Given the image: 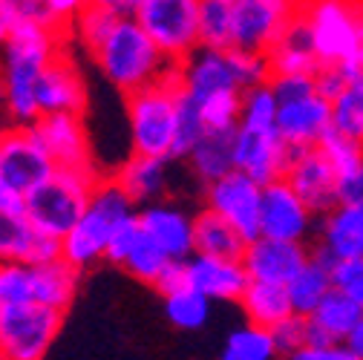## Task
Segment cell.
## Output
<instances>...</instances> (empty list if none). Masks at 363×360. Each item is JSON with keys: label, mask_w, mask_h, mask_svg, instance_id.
Masks as SVG:
<instances>
[{"label": "cell", "mask_w": 363, "mask_h": 360, "mask_svg": "<svg viewBox=\"0 0 363 360\" xmlns=\"http://www.w3.org/2000/svg\"><path fill=\"white\" fill-rule=\"evenodd\" d=\"M99 72L121 96H130L153 81H176L179 61L164 55L135 15H118L113 29L89 50Z\"/></svg>", "instance_id": "6da1fadb"}, {"label": "cell", "mask_w": 363, "mask_h": 360, "mask_svg": "<svg viewBox=\"0 0 363 360\" xmlns=\"http://www.w3.org/2000/svg\"><path fill=\"white\" fill-rule=\"evenodd\" d=\"M58 43L52 29H12L0 47V86L9 124H35L38 113V81L47 69Z\"/></svg>", "instance_id": "7a4b0ae2"}, {"label": "cell", "mask_w": 363, "mask_h": 360, "mask_svg": "<svg viewBox=\"0 0 363 360\" xmlns=\"http://www.w3.org/2000/svg\"><path fill=\"white\" fill-rule=\"evenodd\" d=\"M133 216H139V205L124 191L118 176L116 173L99 176L78 225L61 240L64 259L69 265H75L78 271H86V268H93L96 262H104L110 240Z\"/></svg>", "instance_id": "3957f363"}, {"label": "cell", "mask_w": 363, "mask_h": 360, "mask_svg": "<svg viewBox=\"0 0 363 360\" xmlns=\"http://www.w3.org/2000/svg\"><path fill=\"white\" fill-rule=\"evenodd\" d=\"M99 176L101 173L93 164L86 167L58 164V170L50 179H43L35 191L23 196V210L29 222L38 231L64 240L78 225Z\"/></svg>", "instance_id": "277c9868"}, {"label": "cell", "mask_w": 363, "mask_h": 360, "mask_svg": "<svg viewBox=\"0 0 363 360\" xmlns=\"http://www.w3.org/2000/svg\"><path fill=\"white\" fill-rule=\"evenodd\" d=\"M78 268L64 257L52 262L4 259L0 262V305L43 303L55 308H69L78 288Z\"/></svg>", "instance_id": "5b68a950"}, {"label": "cell", "mask_w": 363, "mask_h": 360, "mask_svg": "<svg viewBox=\"0 0 363 360\" xmlns=\"http://www.w3.org/2000/svg\"><path fill=\"white\" fill-rule=\"evenodd\" d=\"M176 81H153L135 93L124 96L127 101V130L130 153L142 156H170L176 136Z\"/></svg>", "instance_id": "8992f818"}, {"label": "cell", "mask_w": 363, "mask_h": 360, "mask_svg": "<svg viewBox=\"0 0 363 360\" xmlns=\"http://www.w3.org/2000/svg\"><path fill=\"white\" fill-rule=\"evenodd\" d=\"M64 308L43 303H18L0 311V360L47 357L64 326Z\"/></svg>", "instance_id": "52a82bcc"}, {"label": "cell", "mask_w": 363, "mask_h": 360, "mask_svg": "<svg viewBox=\"0 0 363 360\" xmlns=\"http://www.w3.org/2000/svg\"><path fill=\"white\" fill-rule=\"evenodd\" d=\"M55 170H58V162L50 153L47 142L40 139L35 124H9L4 130V142H0V176L6 179V185L12 191L26 196Z\"/></svg>", "instance_id": "ba28073f"}, {"label": "cell", "mask_w": 363, "mask_h": 360, "mask_svg": "<svg viewBox=\"0 0 363 360\" xmlns=\"http://www.w3.org/2000/svg\"><path fill=\"white\" fill-rule=\"evenodd\" d=\"M135 18L156 47L176 61L199 47V0H145Z\"/></svg>", "instance_id": "9c48e42d"}, {"label": "cell", "mask_w": 363, "mask_h": 360, "mask_svg": "<svg viewBox=\"0 0 363 360\" xmlns=\"http://www.w3.org/2000/svg\"><path fill=\"white\" fill-rule=\"evenodd\" d=\"M202 205L222 213L251 242L262 234V185L242 170L211 182L202 193Z\"/></svg>", "instance_id": "30bf717a"}, {"label": "cell", "mask_w": 363, "mask_h": 360, "mask_svg": "<svg viewBox=\"0 0 363 360\" xmlns=\"http://www.w3.org/2000/svg\"><path fill=\"white\" fill-rule=\"evenodd\" d=\"M308 18L323 64L363 61V18L349 6V0H317Z\"/></svg>", "instance_id": "8fae6325"}, {"label": "cell", "mask_w": 363, "mask_h": 360, "mask_svg": "<svg viewBox=\"0 0 363 360\" xmlns=\"http://www.w3.org/2000/svg\"><path fill=\"white\" fill-rule=\"evenodd\" d=\"M297 12V0H234L231 47L268 52Z\"/></svg>", "instance_id": "7c38bea8"}, {"label": "cell", "mask_w": 363, "mask_h": 360, "mask_svg": "<svg viewBox=\"0 0 363 360\" xmlns=\"http://www.w3.org/2000/svg\"><path fill=\"white\" fill-rule=\"evenodd\" d=\"M317 216L303 196L289 185V179H274L262 185V234L291 240V242H308L317 234Z\"/></svg>", "instance_id": "4fadbf2b"}, {"label": "cell", "mask_w": 363, "mask_h": 360, "mask_svg": "<svg viewBox=\"0 0 363 360\" xmlns=\"http://www.w3.org/2000/svg\"><path fill=\"white\" fill-rule=\"evenodd\" d=\"M286 179L317 216L329 213L337 205V167L323 145L291 147Z\"/></svg>", "instance_id": "5bb4252c"}, {"label": "cell", "mask_w": 363, "mask_h": 360, "mask_svg": "<svg viewBox=\"0 0 363 360\" xmlns=\"http://www.w3.org/2000/svg\"><path fill=\"white\" fill-rule=\"evenodd\" d=\"M176 84L185 89V93H191L199 104L213 99V96L242 93V86L234 75V67H231L228 50L205 47V43H199L194 52H188L179 61Z\"/></svg>", "instance_id": "9a60e30c"}, {"label": "cell", "mask_w": 363, "mask_h": 360, "mask_svg": "<svg viewBox=\"0 0 363 360\" xmlns=\"http://www.w3.org/2000/svg\"><path fill=\"white\" fill-rule=\"evenodd\" d=\"M289 156H291V145L280 136V130H257L240 124L234 142V162L237 170L248 173L259 185L283 179L289 170Z\"/></svg>", "instance_id": "2e32d148"}, {"label": "cell", "mask_w": 363, "mask_h": 360, "mask_svg": "<svg viewBox=\"0 0 363 360\" xmlns=\"http://www.w3.org/2000/svg\"><path fill=\"white\" fill-rule=\"evenodd\" d=\"M142 228L167 251L170 259H188L196 254L194 228L196 213H191L182 199H159L145 208H139Z\"/></svg>", "instance_id": "e0dca14e"}, {"label": "cell", "mask_w": 363, "mask_h": 360, "mask_svg": "<svg viewBox=\"0 0 363 360\" xmlns=\"http://www.w3.org/2000/svg\"><path fill=\"white\" fill-rule=\"evenodd\" d=\"M182 159L170 156H142L130 153L127 162L118 164L116 176L124 185V191L135 199V205L145 208L159 199H176V176H179Z\"/></svg>", "instance_id": "ac0fdd59"}, {"label": "cell", "mask_w": 363, "mask_h": 360, "mask_svg": "<svg viewBox=\"0 0 363 360\" xmlns=\"http://www.w3.org/2000/svg\"><path fill=\"white\" fill-rule=\"evenodd\" d=\"M308 259H311L308 242H291V240H277L265 234L251 240L242 254V265L251 280L280 283V286H289V280Z\"/></svg>", "instance_id": "d6986e66"}, {"label": "cell", "mask_w": 363, "mask_h": 360, "mask_svg": "<svg viewBox=\"0 0 363 360\" xmlns=\"http://www.w3.org/2000/svg\"><path fill=\"white\" fill-rule=\"evenodd\" d=\"M185 274H188L191 288L208 294L216 303H240V297L245 294L251 283L242 259L213 257V254H199V251L185 259Z\"/></svg>", "instance_id": "ffe728a7"}, {"label": "cell", "mask_w": 363, "mask_h": 360, "mask_svg": "<svg viewBox=\"0 0 363 360\" xmlns=\"http://www.w3.org/2000/svg\"><path fill=\"white\" fill-rule=\"evenodd\" d=\"M38 113L55 116V113H86V84L78 72V67L58 50L47 69L38 81Z\"/></svg>", "instance_id": "44dd1931"}, {"label": "cell", "mask_w": 363, "mask_h": 360, "mask_svg": "<svg viewBox=\"0 0 363 360\" xmlns=\"http://www.w3.org/2000/svg\"><path fill=\"white\" fill-rule=\"evenodd\" d=\"M61 240L38 231L29 222L26 210L0 208V262L4 259H26V262H52L61 259Z\"/></svg>", "instance_id": "7402d4cb"}, {"label": "cell", "mask_w": 363, "mask_h": 360, "mask_svg": "<svg viewBox=\"0 0 363 360\" xmlns=\"http://www.w3.org/2000/svg\"><path fill=\"white\" fill-rule=\"evenodd\" d=\"M277 130L291 147H314L332 130V101L311 93L294 101H283L277 113Z\"/></svg>", "instance_id": "603a6c76"}, {"label": "cell", "mask_w": 363, "mask_h": 360, "mask_svg": "<svg viewBox=\"0 0 363 360\" xmlns=\"http://www.w3.org/2000/svg\"><path fill=\"white\" fill-rule=\"evenodd\" d=\"M40 139L47 142L50 153L58 164L69 167H86L93 164V150H89V136L84 127V116L75 113H55V116H40L35 121ZM96 167V164H93Z\"/></svg>", "instance_id": "cb8c5ba5"}, {"label": "cell", "mask_w": 363, "mask_h": 360, "mask_svg": "<svg viewBox=\"0 0 363 360\" xmlns=\"http://www.w3.org/2000/svg\"><path fill=\"white\" fill-rule=\"evenodd\" d=\"M314 240L337 259H360L363 257V202H337L317 222Z\"/></svg>", "instance_id": "d4e9b609"}, {"label": "cell", "mask_w": 363, "mask_h": 360, "mask_svg": "<svg viewBox=\"0 0 363 360\" xmlns=\"http://www.w3.org/2000/svg\"><path fill=\"white\" fill-rule=\"evenodd\" d=\"M271 67L274 72H317L323 64L320 50H317V38L308 12H297L291 23L283 29L277 43L268 50Z\"/></svg>", "instance_id": "484cf974"}, {"label": "cell", "mask_w": 363, "mask_h": 360, "mask_svg": "<svg viewBox=\"0 0 363 360\" xmlns=\"http://www.w3.org/2000/svg\"><path fill=\"white\" fill-rule=\"evenodd\" d=\"M237 130L240 124H228V127H208L205 136L194 145V150L188 153V167L194 170V176L208 188L216 179L228 176L231 170H237L234 162V142H237Z\"/></svg>", "instance_id": "4316f807"}, {"label": "cell", "mask_w": 363, "mask_h": 360, "mask_svg": "<svg viewBox=\"0 0 363 360\" xmlns=\"http://www.w3.org/2000/svg\"><path fill=\"white\" fill-rule=\"evenodd\" d=\"M320 145L337 167V202H363V145L335 127Z\"/></svg>", "instance_id": "83f0119b"}, {"label": "cell", "mask_w": 363, "mask_h": 360, "mask_svg": "<svg viewBox=\"0 0 363 360\" xmlns=\"http://www.w3.org/2000/svg\"><path fill=\"white\" fill-rule=\"evenodd\" d=\"M194 242L199 254H213V257H228V259H242L248 240L234 228V225L216 213L213 208L202 205L196 210V228H194Z\"/></svg>", "instance_id": "f1b7e54d"}, {"label": "cell", "mask_w": 363, "mask_h": 360, "mask_svg": "<svg viewBox=\"0 0 363 360\" xmlns=\"http://www.w3.org/2000/svg\"><path fill=\"white\" fill-rule=\"evenodd\" d=\"M162 300H164L162 303L164 320L179 332H202L213 320V303L216 300H211L208 294H202L191 286L162 294Z\"/></svg>", "instance_id": "f546056e"}, {"label": "cell", "mask_w": 363, "mask_h": 360, "mask_svg": "<svg viewBox=\"0 0 363 360\" xmlns=\"http://www.w3.org/2000/svg\"><path fill=\"white\" fill-rule=\"evenodd\" d=\"M240 308L245 314V320L259 323V326H274L283 317L291 314V300H289V288L280 283H262V280H251L245 294L240 297Z\"/></svg>", "instance_id": "4dcf8cb0"}, {"label": "cell", "mask_w": 363, "mask_h": 360, "mask_svg": "<svg viewBox=\"0 0 363 360\" xmlns=\"http://www.w3.org/2000/svg\"><path fill=\"white\" fill-rule=\"evenodd\" d=\"M286 288H289L291 311H294V314H303V317H311L314 308L320 305V300L335 288V280H332L329 265L320 262V259L311 254V259L289 280Z\"/></svg>", "instance_id": "1f68e13d"}, {"label": "cell", "mask_w": 363, "mask_h": 360, "mask_svg": "<svg viewBox=\"0 0 363 360\" xmlns=\"http://www.w3.org/2000/svg\"><path fill=\"white\" fill-rule=\"evenodd\" d=\"M360 320H363V305L352 294H346L343 288H337V286L320 300V305H317L314 314H311V323L323 326L329 334H335L343 343H346V337L352 334V329Z\"/></svg>", "instance_id": "d6a6232c"}, {"label": "cell", "mask_w": 363, "mask_h": 360, "mask_svg": "<svg viewBox=\"0 0 363 360\" xmlns=\"http://www.w3.org/2000/svg\"><path fill=\"white\" fill-rule=\"evenodd\" d=\"M219 354L225 360H274L277 349H274V337H271L268 326L248 320L245 326H237L225 334Z\"/></svg>", "instance_id": "836d02e7"}, {"label": "cell", "mask_w": 363, "mask_h": 360, "mask_svg": "<svg viewBox=\"0 0 363 360\" xmlns=\"http://www.w3.org/2000/svg\"><path fill=\"white\" fill-rule=\"evenodd\" d=\"M205 130H208V118L202 113V104L179 86L176 89V136H173L170 159H188L194 145L205 136Z\"/></svg>", "instance_id": "e575fe53"}, {"label": "cell", "mask_w": 363, "mask_h": 360, "mask_svg": "<svg viewBox=\"0 0 363 360\" xmlns=\"http://www.w3.org/2000/svg\"><path fill=\"white\" fill-rule=\"evenodd\" d=\"M167 262H170L167 251L142 228L133 248H130V254H127V259L121 262V271H127L133 280H139L145 286H156V280L162 277Z\"/></svg>", "instance_id": "d590c367"}, {"label": "cell", "mask_w": 363, "mask_h": 360, "mask_svg": "<svg viewBox=\"0 0 363 360\" xmlns=\"http://www.w3.org/2000/svg\"><path fill=\"white\" fill-rule=\"evenodd\" d=\"M332 127L363 145V67L332 101Z\"/></svg>", "instance_id": "8d00e7d4"}, {"label": "cell", "mask_w": 363, "mask_h": 360, "mask_svg": "<svg viewBox=\"0 0 363 360\" xmlns=\"http://www.w3.org/2000/svg\"><path fill=\"white\" fill-rule=\"evenodd\" d=\"M234 4L231 0H199V43L231 50Z\"/></svg>", "instance_id": "74e56055"}, {"label": "cell", "mask_w": 363, "mask_h": 360, "mask_svg": "<svg viewBox=\"0 0 363 360\" xmlns=\"http://www.w3.org/2000/svg\"><path fill=\"white\" fill-rule=\"evenodd\" d=\"M0 21L12 29H55L61 21L50 0H0Z\"/></svg>", "instance_id": "f35d334b"}, {"label": "cell", "mask_w": 363, "mask_h": 360, "mask_svg": "<svg viewBox=\"0 0 363 360\" xmlns=\"http://www.w3.org/2000/svg\"><path fill=\"white\" fill-rule=\"evenodd\" d=\"M277 113H280V101L271 84H257L242 89L240 124L257 127V130H277Z\"/></svg>", "instance_id": "ab89813d"}, {"label": "cell", "mask_w": 363, "mask_h": 360, "mask_svg": "<svg viewBox=\"0 0 363 360\" xmlns=\"http://www.w3.org/2000/svg\"><path fill=\"white\" fill-rule=\"evenodd\" d=\"M271 337H274V349L277 357H289L294 360L306 346H308V317L303 314H289L280 323L271 326Z\"/></svg>", "instance_id": "60d3db41"}, {"label": "cell", "mask_w": 363, "mask_h": 360, "mask_svg": "<svg viewBox=\"0 0 363 360\" xmlns=\"http://www.w3.org/2000/svg\"><path fill=\"white\" fill-rule=\"evenodd\" d=\"M228 55H231V67H234V75H237L242 89L257 86V84H268L271 75H274V67H271L268 52H248V50L231 47Z\"/></svg>", "instance_id": "b9f144b4"}, {"label": "cell", "mask_w": 363, "mask_h": 360, "mask_svg": "<svg viewBox=\"0 0 363 360\" xmlns=\"http://www.w3.org/2000/svg\"><path fill=\"white\" fill-rule=\"evenodd\" d=\"M360 67H363V61H326V64H320L314 72L317 93H320L323 99H329V101H335Z\"/></svg>", "instance_id": "7bdbcfd3"}, {"label": "cell", "mask_w": 363, "mask_h": 360, "mask_svg": "<svg viewBox=\"0 0 363 360\" xmlns=\"http://www.w3.org/2000/svg\"><path fill=\"white\" fill-rule=\"evenodd\" d=\"M268 84H271V89L277 93V101H280V104L317 93V78H314V72H274Z\"/></svg>", "instance_id": "ee69618b"}, {"label": "cell", "mask_w": 363, "mask_h": 360, "mask_svg": "<svg viewBox=\"0 0 363 360\" xmlns=\"http://www.w3.org/2000/svg\"><path fill=\"white\" fill-rule=\"evenodd\" d=\"M332 280L337 288H343L346 294H352L360 305H363V257L360 259H335L329 265Z\"/></svg>", "instance_id": "f6af8a7d"}, {"label": "cell", "mask_w": 363, "mask_h": 360, "mask_svg": "<svg viewBox=\"0 0 363 360\" xmlns=\"http://www.w3.org/2000/svg\"><path fill=\"white\" fill-rule=\"evenodd\" d=\"M139 231H142L139 216H133L130 222H124L121 228H118V234H116V237L110 240V245H107L104 262H110V265H118V268H121V262L127 259V254H130V248H133L135 237H139Z\"/></svg>", "instance_id": "bcb514c9"}, {"label": "cell", "mask_w": 363, "mask_h": 360, "mask_svg": "<svg viewBox=\"0 0 363 360\" xmlns=\"http://www.w3.org/2000/svg\"><path fill=\"white\" fill-rule=\"evenodd\" d=\"M188 286V274H185V259H170L167 268L162 271V277L156 280V291L159 294H170L176 288H185Z\"/></svg>", "instance_id": "7dc6e473"}, {"label": "cell", "mask_w": 363, "mask_h": 360, "mask_svg": "<svg viewBox=\"0 0 363 360\" xmlns=\"http://www.w3.org/2000/svg\"><path fill=\"white\" fill-rule=\"evenodd\" d=\"M50 6L58 15V21H67V18H75L86 6V0H50Z\"/></svg>", "instance_id": "c3c4849f"}, {"label": "cell", "mask_w": 363, "mask_h": 360, "mask_svg": "<svg viewBox=\"0 0 363 360\" xmlns=\"http://www.w3.org/2000/svg\"><path fill=\"white\" fill-rule=\"evenodd\" d=\"M0 208H9V210H23V196L6 185V179H4V176H0Z\"/></svg>", "instance_id": "681fc988"}, {"label": "cell", "mask_w": 363, "mask_h": 360, "mask_svg": "<svg viewBox=\"0 0 363 360\" xmlns=\"http://www.w3.org/2000/svg\"><path fill=\"white\" fill-rule=\"evenodd\" d=\"M346 346H349V351L354 354V360H363V320L352 329V334L346 337Z\"/></svg>", "instance_id": "f907efd6"}, {"label": "cell", "mask_w": 363, "mask_h": 360, "mask_svg": "<svg viewBox=\"0 0 363 360\" xmlns=\"http://www.w3.org/2000/svg\"><path fill=\"white\" fill-rule=\"evenodd\" d=\"M145 0H121V15H135L142 9Z\"/></svg>", "instance_id": "816d5d0a"}, {"label": "cell", "mask_w": 363, "mask_h": 360, "mask_svg": "<svg viewBox=\"0 0 363 360\" xmlns=\"http://www.w3.org/2000/svg\"><path fill=\"white\" fill-rule=\"evenodd\" d=\"M86 4H93V6H104V9H116V12H121V0H86Z\"/></svg>", "instance_id": "f5cc1de1"}, {"label": "cell", "mask_w": 363, "mask_h": 360, "mask_svg": "<svg viewBox=\"0 0 363 360\" xmlns=\"http://www.w3.org/2000/svg\"><path fill=\"white\" fill-rule=\"evenodd\" d=\"M6 38H9V26L0 21V47H4V40H6Z\"/></svg>", "instance_id": "db71d44e"}, {"label": "cell", "mask_w": 363, "mask_h": 360, "mask_svg": "<svg viewBox=\"0 0 363 360\" xmlns=\"http://www.w3.org/2000/svg\"><path fill=\"white\" fill-rule=\"evenodd\" d=\"M0 107H4V86H0Z\"/></svg>", "instance_id": "11a10c76"}, {"label": "cell", "mask_w": 363, "mask_h": 360, "mask_svg": "<svg viewBox=\"0 0 363 360\" xmlns=\"http://www.w3.org/2000/svg\"><path fill=\"white\" fill-rule=\"evenodd\" d=\"M4 130H6V127H0V142H4Z\"/></svg>", "instance_id": "9f6ffc18"}, {"label": "cell", "mask_w": 363, "mask_h": 360, "mask_svg": "<svg viewBox=\"0 0 363 360\" xmlns=\"http://www.w3.org/2000/svg\"><path fill=\"white\" fill-rule=\"evenodd\" d=\"M0 311H4V305H0Z\"/></svg>", "instance_id": "6f0895ef"}, {"label": "cell", "mask_w": 363, "mask_h": 360, "mask_svg": "<svg viewBox=\"0 0 363 360\" xmlns=\"http://www.w3.org/2000/svg\"><path fill=\"white\" fill-rule=\"evenodd\" d=\"M231 4H234V0H231Z\"/></svg>", "instance_id": "680465c9"}]
</instances>
